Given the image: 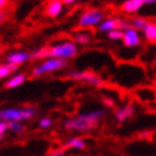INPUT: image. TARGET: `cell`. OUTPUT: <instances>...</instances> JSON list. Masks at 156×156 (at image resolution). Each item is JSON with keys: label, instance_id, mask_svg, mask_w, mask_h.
Masks as SVG:
<instances>
[{"label": "cell", "instance_id": "obj_16", "mask_svg": "<svg viewBox=\"0 0 156 156\" xmlns=\"http://www.w3.org/2000/svg\"><path fill=\"white\" fill-rule=\"evenodd\" d=\"M91 41V36L88 32H77L74 34V43L75 44H88Z\"/></svg>", "mask_w": 156, "mask_h": 156}, {"label": "cell", "instance_id": "obj_2", "mask_svg": "<svg viewBox=\"0 0 156 156\" xmlns=\"http://www.w3.org/2000/svg\"><path fill=\"white\" fill-rule=\"evenodd\" d=\"M104 115H105V111H103V109L81 113L76 117L66 119L64 122V127L65 129L73 132H89L95 129L99 126V122Z\"/></svg>", "mask_w": 156, "mask_h": 156}, {"label": "cell", "instance_id": "obj_5", "mask_svg": "<svg viewBox=\"0 0 156 156\" xmlns=\"http://www.w3.org/2000/svg\"><path fill=\"white\" fill-rule=\"evenodd\" d=\"M104 20V13L99 9H88L79 17V26L83 28H91L97 27Z\"/></svg>", "mask_w": 156, "mask_h": 156}, {"label": "cell", "instance_id": "obj_7", "mask_svg": "<svg viewBox=\"0 0 156 156\" xmlns=\"http://www.w3.org/2000/svg\"><path fill=\"white\" fill-rule=\"evenodd\" d=\"M131 27H132L131 22H127V20L121 19V18H115V17H109V18H104V20L98 26V29L100 32L108 33V32L114 30V29L126 30Z\"/></svg>", "mask_w": 156, "mask_h": 156}, {"label": "cell", "instance_id": "obj_25", "mask_svg": "<svg viewBox=\"0 0 156 156\" xmlns=\"http://www.w3.org/2000/svg\"><path fill=\"white\" fill-rule=\"evenodd\" d=\"M103 103H104V105H105V107H109V108L114 107V100H113L112 98H108V97L103 98Z\"/></svg>", "mask_w": 156, "mask_h": 156}, {"label": "cell", "instance_id": "obj_20", "mask_svg": "<svg viewBox=\"0 0 156 156\" xmlns=\"http://www.w3.org/2000/svg\"><path fill=\"white\" fill-rule=\"evenodd\" d=\"M108 38L112 41H121L123 38V30L121 29H114V30H111V32L107 33Z\"/></svg>", "mask_w": 156, "mask_h": 156}, {"label": "cell", "instance_id": "obj_9", "mask_svg": "<svg viewBox=\"0 0 156 156\" xmlns=\"http://www.w3.org/2000/svg\"><path fill=\"white\" fill-rule=\"evenodd\" d=\"M29 60H30V53L26 51H14L6 56V64L14 65L18 67L23 64H26V62H28Z\"/></svg>", "mask_w": 156, "mask_h": 156}, {"label": "cell", "instance_id": "obj_4", "mask_svg": "<svg viewBox=\"0 0 156 156\" xmlns=\"http://www.w3.org/2000/svg\"><path fill=\"white\" fill-rule=\"evenodd\" d=\"M67 61L66 60H60V58H46L43 60L41 64H38L36 67L32 70V75L34 77L42 76L46 74H51V73H56L58 70H62L66 67Z\"/></svg>", "mask_w": 156, "mask_h": 156}, {"label": "cell", "instance_id": "obj_19", "mask_svg": "<svg viewBox=\"0 0 156 156\" xmlns=\"http://www.w3.org/2000/svg\"><path fill=\"white\" fill-rule=\"evenodd\" d=\"M8 128L15 135H20L24 132V126L22 122H8Z\"/></svg>", "mask_w": 156, "mask_h": 156}, {"label": "cell", "instance_id": "obj_8", "mask_svg": "<svg viewBox=\"0 0 156 156\" xmlns=\"http://www.w3.org/2000/svg\"><path fill=\"white\" fill-rule=\"evenodd\" d=\"M123 44L126 46V47H138L140 44H141V37H140V33L138 30H136L133 27H131L126 30H123Z\"/></svg>", "mask_w": 156, "mask_h": 156}, {"label": "cell", "instance_id": "obj_26", "mask_svg": "<svg viewBox=\"0 0 156 156\" xmlns=\"http://www.w3.org/2000/svg\"><path fill=\"white\" fill-rule=\"evenodd\" d=\"M5 19H6V12L0 10V24H2V23H4Z\"/></svg>", "mask_w": 156, "mask_h": 156}, {"label": "cell", "instance_id": "obj_13", "mask_svg": "<svg viewBox=\"0 0 156 156\" xmlns=\"http://www.w3.org/2000/svg\"><path fill=\"white\" fill-rule=\"evenodd\" d=\"M26 81H27V75L26 74H15L5 83V88L6 89L18 88V87H20V85L24 84Z\"/></svg>", "mask_w": 156, "mask_h": 156}, {"label": "cell", "instance_id": "obj_21", "mask_svg": "<svg viewBox=\"0 0 156 156\" xmlns=\"http://www.w3.org/2000/svg\"><path fill=\"white\" fill-rule=\"evenodd\" d=\"M52 119L50 118V117H42V118L38 121V126H40V128L42 129H47L52 126Z\"/></svg>", "mask_w": 156, "mask_h": 156}, {"label": "cell", "instance_id": "obj_15", "mask_svg": "<svg viewBox=\"0 0 156 156\" xmlns=\"http://www.w3.org/2000/svg\"><path fill=\"white\" fill-rule=\"evenodd\" d=\"M142 32H144L145 38L149 42H156V23L149 22Z\"/></svg>", "mask_w": 156, "mask_h": 156}, {"label": "cell", "instance_id": "obj_24", "mask_svg": "<svg viewBox=\"0 0 156 156\" xmlns=\"http://www.w3.org/2000/svg\"><path fill=\"white\" fill-rule=\"evenodd\" d=\"M151 136H152V133L150 131H142L138 133V137L142 138V140H149V138H151Z\"/></svg>", "mask_w": 156, "mask_h": 156}, {"label": "cell", "instance_id": "obj_6", "mask_svg": "<svg viewBox=\"0 0 156 156\" xmlns=\"http://www.w3.org/2000/svg\"><path fill=\"white\" fill-rule=\"evenodd\" d=\"M67 77L75 81H85L95 88H103L104 87V81L100 77L90 71H70L67 74Z\"/></svg>", "mask_w": 156, "mask_h": 156}, {"label": "cell", "instance_id": "obj_22", "mask_svg": "<svg viewBox=\"0 0 156 156\" xmlns=\"http://www.w3.org/2000/svg\"><path fill=\"white\" fill-rule=\"evenodd\" d=\"M66 155V149L65 147H60V149H55L52 150L48 156H65Z\"/></svg>", "mask_w": 156, "mask_h": 156}, {"label": "cell", "instance_id": "obj_27", "mask_svg": "<svg viewBox=\"0 0 156 156\" xmlns=\"http://www.w3.org/2000/svg\"><path fill=\"white\" fill-rule=\"evenodd\" d=\"M77 0H61V3L62 4H66V5H71V4H74V3H76Z\"/></svg>", "mask_w": 156, "mask_h": 156}, {"label": "cell", "instance_id": "obj_10", "mask_svg": "<svg viewBox=\"0 0 156 156\" xmlns=\"http://www.w3.org/2000/svg\"><path fill=\"white\" fill-rule=\"evenodd\" d=\"M135 113V107L131 105V104H127V105H123L121 108H118L114 113V117L118 123H123L126 122L127 119H129L132 115Z\"/></svg>", "mask_w": 156, "mask_h": 156}, {"label": "cell", "instance_id": "obj_3", "mask_svg": "<svg viewBox=\"0 0 156 156\" xmlns=\"http://www.w3.org/2000/svg\"><path fill=\"white\" fill-rule=\"evenodd\" d=\"M36 114V108L23 107V108H5L0 111V121L3 122H22L28 121Z\"/></svg>", "mask_w": 156, "mask_h": 156}, {"label": "cell", "instance_id": "obj_11", "mask_svg": "<svg viewBox=\"0 0 156 156\" xmlns=\"http://www.w3.org/2000/svg\"><path fill=\"white\" fill-rule=\"evenodd\" d=\"M142 0H124L123 4L121 5V9L123 13L127 14H135L138 10H141V8L144 6Z\"/></svg>", "mask_w": 156, "mask_h": 156}, {"label": "cell", "instance_id": "obj_29", "mask_svg": "<svg viewBox=\"0 0 156 156\" xmlns=\"http://www.w3.org/2000/svg\"><path fill=\"white\" fill-rule=\"evenodd\" d=\"M145 5H152V4H156V0H142Z\"/></svg>", "mask_w": 156, "mask_h": 156}, {"label": "cell", "instance_id": "obj_17", "mask_svg": "<svg viewBox=\"0 0 156 156\" xmlns=\"http://www.w3.org/2000/svg\"><path fill=\"white\" fill-rule=\"evenodd\" d=\"M18 67L14 65H9V64H2L0 65V79H5L9 75H12V73H14Z\"/></svg>", "mask_w": 156, "mask_h": 156}, {"label": "cell", "instance_id": "obj_12", "mask_svg": "<svg viewBox=\"0 0 156 156\" xmlns=\"http://www.w3.org/2000/svg\"><path fill=\"white\" fill-rule=\"evenodd\" d=\"M62 9H64V4L61 3V0H51L46 8V14L50 18H57L62 13Z\"/></svg>", "mask_w": 156, "mask_h": 156}, {"label": "cell", "instance_id": "obj_23", "mask_svg": "<svg viewBox=\"0 0 156 156\" xmlns=\"http://www.w3.org/2000/svg\"><path fill=\"white\" fill-rule=\"evenodd\" d=\"M8 131H9V128H8V123L0 121V140L4 138V135Z\"/></svg>", "mask_w": 156, "mask_h": 156}, {"label": "cell", "instance_id": "obj_28", "mask_svg": "<svg viewBox=\"0 0 156 156\" xmlns=\"http://www.w3.org/2000/svg\"><path fill=\"white\" fill-rule=\"evenodd\" d=\"M6 5H8V0H0V10H3Z\"/></svg>", "mask_w": 156, "mask_h": 156}, {"label": "cell", "instance_id": "obj_18", "mask_svg": "<svg viewBox=\"0 0 156 156\" xmlns=\"http://www.w3.org/2000/svg\"><path fill=\"white\" fill-rule=\"evenodd\" d=\"M149 20H146L145 18H141V17H135L133 19L131 20V24L136 30H144L145 27L147 26Z\"/></svg>", "mask_w": 156, "mask_h": 156}, {"label": "cell", "instance_id": "obj_1", "mask_svg": "<svg viewBox=\"0 0 156 156\" xmlns=\"http://www.w3.org/2000/svg\"><path fill=\"white\" fill-rule=\"evenodd\" d=\"M77 46L73 41H64L60 43L51 44L48 47H42L30 53L32 60H46V58H60L69 60L76 56Z\"/></svg>", "mask_w": 156, "mask_h": 156}, {"label": "cell", "instance_id": "obj_14", "mask_svg": "<svg viewBox=\"0 0 156 156\" xmlns=\"http://www.w3.org/2000/svg\"><path fill=\"white\" fill-rule=\"evenodd\" d=\"M65 149H74V150H84L87 147V142L81 137H71L67 140V142L65 144Z\"/></svg>", "mask_w": 156, "mask_h": 156}]
</instances>
